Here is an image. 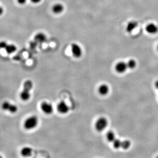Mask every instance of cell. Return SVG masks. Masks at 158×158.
Listing matches in <instances>:
<instances>
[{
    "label": "cell",
    "mask_w": 158,
    "mask_h": 158,
    "mask_svg": "<svg viewBox=\"0 0 158 158\" xmlns=\"http://www.w3.org/2000/svg\"><path fill=\"white\" fill-rule=\"evenodd\" d=\"M145 30L149 34H155L158 32V26L155 23H149L146 26Z\"/></svg>",
    "instance_id": "cell-10"
},
{
    "label": "cell",
    "mask_w": 158,
    "mask_h": 158,
    "mask_svg": "<svg viewBox=\"0 0 158 158\" xmlns=\"http://www.w3.org/2000/svg\"><path fill=\"white\" fill-rule=\"evenodd\" d=\"M8 44L5 41H1L0 44V46H1V49H5L6 47L7 46V45Z\"/></svg>",
    "instance_id": "cell-20"
},
{
    "label": "cell",
    "mask_w": 158,
    "mask_h": 158,
    "mask_svg": "<svg viewBox=\"0 0 158 158\" xmlns=\"http://www.w3.org/2000/svg\"><path fill=\"white\" fill-rule=\"evenodd\" d=\"M42 0H30L31 2L34 4H38L41 2Z\"/></svg>",
    "instance_id": "cell-22"
},
{
    "label": "cell",
    "mask_w": 158,
    "mask_h": 158,
    "mask_svg": "<svg viewBox=\"0 0 158 158\" xmlns=\"http://www.w3.org/2000/svg\"><path fill=\"white\" fill-rule=\"evenodd\" d=\"M155 86L156 88L158 89V80H157L155 83Z\"/></svg>",
    "instance_id": "cell-23"
},
{
    "label": "cell",
    "mask_w": 158,
    "mask_h": 158,
    "mask_svg": "<svg viewBox=\"0 0 158 158\" xmlns=\"http://www.w3.org/2000/svg\"><path fill=\"white\" fill-rule=\"evenodd\" d=\"M99 92L101 95H106L109 92V88L105 84H101L99 88Z\"/></svg>",
    "instance_id": "cell-14"
},
{
    "label": "cell",
    "mask_w": 158,
    "mask_h": 158,
    "mask_svg": "<svg viewBox=\"0 0 158 158\" xmlns=\"http://www.w3.org/2000/svg\"><path fill=\"white\" fill-rule=\"evenodd\" d=\"M41 109L44 113L47 115H50L53 113L54 109L51 103L47 101H43L41 104Z\"/></svg>",
    "instance_id": "cell-6"
},
{
    "label": "cell",
    "mask_w": 158,
    "mask_h": 158,
    "mask_svg": "<svg viewBox=\"0 0 158 158\" xmlns=\"http://www.w3.org/2000/svg\"><path fill=\"white\" fill-rule=\"evenodd\" d=\"M38 124V119L36 115H31L25 120L23 126L27 130H31L36 128Z\"/></svg>",
    "instance_id": "cell-2"
},
{
    "label": "cell",
    "mask_w": 158,
    "mask_h": 158,
    "mask_svg": "<svg viewBox=\"0 0 158 158\" xmlns=\"http://www.w3.org/2000/svg\"><path fill=\"white\" fill-rule=\"evenodd\" d=\"M130 141L129 140H124V141H122V144H121V147L124 149H128L130 147Z\"/></svg>",
    "instance_id": "cell-18"
},
{
    "label": "cell",
    "mask_w": 158,
    "mask_h": 158,
    "mask_svg": "<svg viewBox=\"0 0 158 158\" xmlns=\"http://www.w3.org/2000/svg\"><path fill=\"white\" fill-rule=\"evenodd\" d=\"M33 88V83L31 80H26L23 84V89L20 93L21 99L23 101H27L31 97L30 91Z\"/></svg>",
    "instance_id": "cell-1"
},
{
    "label": "cell",
    "mask_w": 158,
    "mask_h": 158,
    "mask_svg": "<svg viewBox=\"0 0 158 158\" xmlns=\"http://www.w3.org/2000/svg\"><path fill=\"white\" fill-rule=\"evenodd\" d=\"M57 109L59 113L65 114L69 112L70 108L65 101H61L57 105Z\"/></svg>",
    "instance_id": "cell-7"
},
{
    "label": "cell",
    "mask_w": 158,
    "mask_h": 158,
    "mask_svg": "<svg viewBox=\"0 0 158 158\" xmlns=\"http://www.w3.org/2000/svg\"><path fill=\"white\" fill-rule=\"evenodd\" d=\"M47 36L44 33L39 32L37 33L34 37L35 42L39 44H42L46 41Z\"/></svg>",
    "instance_id": "cell-9"
},
{
    "label": "cell",
    "mask_w": 158,
    "mask_h": 158,
    "mask_svg": "<svg viewBox=\"0 0 158 158\" xmlns=\"http://www.w3.org/2000/svg\"><path fill=\"white\" fill-rule=\"evenodd\" d=\"M127 65H128V68L130 69H134L136 67L137 65V63L135 61V60L131 59L129 60L127 62Z\"/></svg>",
    "instance_id": "cell-17"
},
{
    "label": "cell",
    "mask_w": 158,
    "mask_h": 158,
    "mask_svg": "<svg viewBox=\"0 0 158 158\" xmlns=\"http://www.w3.org/2000/svg\"><path fill=\"white\" fill-rule=\"evenodd\" d=\"M1 106L3 110L7 111L11 113H15L18 111V107L16 105L11 103L8 101L3 102Z\"/></svg>",
    "instance_id": "cell-5"
},
{
    "label": "cell",
    "mask_w": 158,
    "mask_h": 158,
    "mask_svg": "<svg viewBox=\"0 0 158 158\" xmlns=\"http://www.w3.org/2000/svg\"><path fill=\"white\" fill-rule=\"evenodd\" d=\"M32 149L29 147H23L21 150V154L24 157H29L32 154Z\"/></svg>",
    "instance_id": "cell-13"
},
{
    "label": "cell",
    "mask_w": 158,
    "mask_h": 158,
    "mask_svg": "<svg viewBox=\"0 0 158 158\" xmlns=\"http://www.w3.org/2000/svg\"><path fill=\"white\" fill-rule=\"evenodd\" d=\"M18 4L20 5H24L27 2V0H17Z\"/></svg>",
    "instance_id": "cell-21"
},
{
    "label": "cell",
    "mask_w": 158,
    "mask_h": 158,
    "mask_svg": "<svg viewBox=\"0 0 158 158\" xmlns=\"http://www.w3.org/2000/svg\"><path fill=\"white\" fill-rule=\"evenodd\" d=\"M5 49L7 54L11 55L15 53L16 51L17 47L13 44H8Z\"/></svg>",
    "instance_id": "cell-15"
},
{
    "label": "cell",
    "mask_w": 158,
    "mask_h": 158,
    "mask_svg": "<svg viewBox=\"0 0 158 158\" xmlns=\"http://www.w3.org/2000/svg\"><path fill=\"white\" fill-rule=\"evenodd\" d=\"M157 50H158V45L157 46Z\"/></svg>",
    "instance_id": "cell-24"
},
{
    "label": "cell",
    "mask_w": 158,
    "mask_h": 158,
    "mask_svg": "<svg viewBox=\"0 0 158 158\" xmlns=\"http://www.w3.org/2000/svg\"><path fill=\"white\" fill-rule=\"evenodd\" d=\"M128 68L127 63L124 61H119L115 65V71L120 74L124 73Z\"/></svg>",
    "instance_id": "cell-8"
},
{
    "label": "cell",
    "mask_w": 158,
    "mask_h": 158,
    "mask_svg": "<svg viewBox=\"0 0 158 158\" xmlns=\"http://www.w3.org/2000/svg\"><path fill=\"white\" fill-rule=\"evenodd\" d=\"M51 9L54 14L59 15L63 12L64 10V6L61 3H56L53 5Z\"/></svg>",
    "instance_id": "cell-11"
},
{
    "label": "cell",
    "mask_w": 158,
    "mask_h": 158,
    "mask_svg": "<svg viewBox=\"0 0 158 158\" xmlns=\"http://www.w3.org/2000/svg\"><path fill=\"white\" fill-rule=\"evenodd\" d=\"M71 52L73 56L76 59L80 58L83 54L82 48L76 43H73L71 45Z\"/></svg>",
    "instance_id": "cell-4"
},
{
    "label": "cell",
    "mask_w": 158,
    "mask_h": 158,
    "mask_svg": "<svg viewBox=\"0 0 158 158\" xmlns=\"http://www.w3.org/2000/svg\"><path fill=\"white\" fill-rule=\"evenodd\" d=\"M106 138L108 141L111 142H113L116 139L114 133L112 131H108L106 134Z\"/></svg>",
    "instance_id": "cell-16"
},
{
    "label": "cell",
    "mask_w": 158,
    "mask_h": 158,
    "mask_svg": "<svg viewBox=\"0 0 158 158\" xmlns=\"http://www.w3.org/2000/svg\"><path fill=\"white\" fill-rule=\"evenodd\" d=\"M138 26V23L135 21H131L128 23L126 26V31L128 33H131Z\"/></svg>",
    "instance_id": "cell-12"
},
{
    "label": "cell",
    "mask_w": 158,
    "mask_h": 158,
    "mask_svg": "<svg viewBox=\"0 0 158 158\" xmlns=\"http://www.w3.org/2000/svg\"><path fill=\"white\" fill-rule=\"evenodd\" d=\"M108 125V121L104 117H100L97 120L95 124V128L97 131L101 132L103 131Z\"/></svg>",
    "instance_id": "cell-3"
},
{
    "label": "cell",
    "mask_w": 158,
    "mask_h": 158,
    "mask_svg": "<svg viewBox=\"0 0 158 158\" xmlns=\"http://www.w3.org/2000/svg\"><path fill=\"white\" fill-rule=\"evenodd\" d=\"M113 142V145L115 149H118L121 147L122 141L118 139H115Z\"/></svg>",
    "instance_id": "cell-19"
}]
</instances>
